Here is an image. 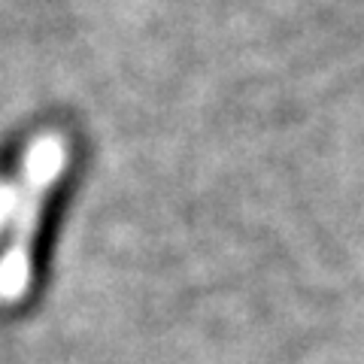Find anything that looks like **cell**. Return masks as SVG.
<instances>
[{
	"mask_svg": "<svg viewBox=\"0 0 364 364\" xmlns=\"http://www.w3.org/2000/svg\"><path fill=\"white\" fill-rule=\"evenodd\" d=\"M67 167V140L61 134H40L21 158L18 198L9 215V243L0 255V304H18L28 294L33 270V240L46 198Z\"/></svg>",
	"mask_w": 364,
	"mask_h": 364,
	"instance_id": "6da1fadb",
	"label": "cell"
},
{
	"mask_svg": "<svg viewBox=\"0 0 364 364\" xmlns=\"http://www.w3.org/2000/svg\"><path fill=\"white\" fill-rule=\"evenodd\" d=\"M16 198H18V179H4L0 182V231L6 228L9 215H13Z\"/></svg>",
	"mask_w": 364,
	"mask_h": 364,
	"instance_id": "7a4b0ae2",
	"label": "cell"
}]
</instances>
